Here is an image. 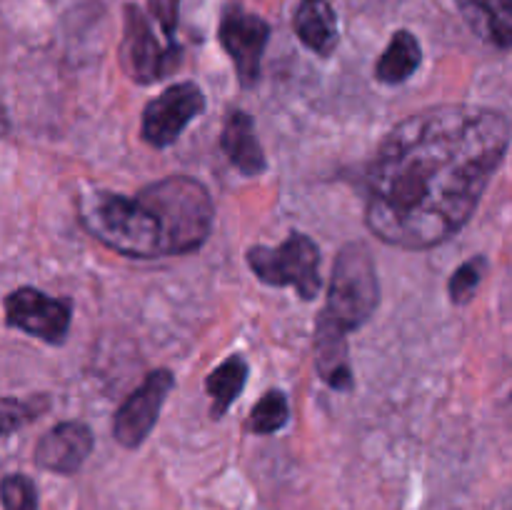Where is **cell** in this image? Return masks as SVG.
Masks as SVG:
<instances>
[{"instance_id": "30bf717a", "label": "cell", "mask_w": 512, "mask_h": 510, "mask_svg": "<svg viewBox=\"0 0 512 510\" xmlns=\"http://www.w3.org/2000/svg\"><path fill=\"white\" fill-rule=\"evenodd\" d=\"M93 453V430L78 420L53 425L35 445V463L48 473L73 475Z\"/></svg>"}, {"instance_id": "9c48e42d", "label": "cell", "mask_w": 512, "mask_h": 510, "mask_svg": "<svg viewBox=\"0 0 512 510\" xmlns=\"http://www.w3.org/2000/svg\"><path fill=\"white\" fill-rule=\"evenodd\" d=\"M218 40L233 60L240 85L253 88L260 78V68H263L270 25L260 15L245 13L243 8H230L220 20Z\"/></svg>"}, {"instance_id": "7a4b0ae2", "label": "cell", "mask_w": 512, "mask_h": 510, "mask_svg": "<svg viewBox=\"0 0 512 510\" xmlns=\"http://www.w3.org/2000/svg\"><path fill=\"white\" fill-rule=\"evenodd\" d=\"M75 205L98 243L138 260L193 253L208 240L215 215L208 188L190 175H168L135 195L80 190Z\"/></svg>"}, {"instance_id": "7c38bea8", "label": "cell", "mask_w": 512, "mask_h": 510, "mask_svg": "<svg viewBox=\"0 0 512 510\" xmlns=\"http://www.w3.org/2000/svg\"><path fill=\"white\" fill-rule=\"evenodd\" d=\"M475 35L493 48H512V0H455Z\"/></svg>"}, {"instance_id": "6da1fadb", "label": "cell", "mask_w": 512, "mask_h": 510, "mask_svg": "<svg viewBox=\"0 0 512 510\" xmlns=\"http://www.w3.org/2000/svg\"><path fill=\"white\" fill-rule=\"evenodd\" d=\"M508 115L435 105L395 125L365 178V223L383 243L428 250L453 238L480 205L508 150Z\"/></svg>"}, {"instance_id": "9a60e30c", "label": "cell", "mask_w": 512, "mask_h": 510, "mask_svg": "<svg viewBox=\"0 0 512 510\" xmlns=\"http://www.w3.org/2000/svg\"><path fill=\"white\" fill-rule=\"evenodd\" d=\"M420 60H423V50H420L418 38L410 30H398L375 63V78L385 85L405 83L420 68Z\"/></svg>"}, {"instance_id": "ac0fdd59", "label": "cell", "mask_w": 512, "mask_h": 510, "mask_svg": "<svg viewBox=\"0 0 512 510\" xmlns=\"http://www.w3.org/2000/svg\"><path fill=\"white\" fill-rule=\"evenodd\" d=\"M485 268H488V260H485L483 255H475V258H470L468 263H463L455 270L453 278H450L448 283L450 300H453L455 305H465L473 300L475 290H478L480 280H483L485 275Z\"/></svg>"}, {"instance_id": "44dd1931", "label": "cell", "mask_w": 512, "mask_h": 510, "mask_svg": "<svg viewBox=\"0 0 512 510\" xmlns=\"http://www.w3.org/2000/svg\"><path fill=\"white\" fill-rule=\"evenodd\" d=\"M150 15L155 23L163 30L165 40L175 43V28H178V13H180V0H148Z\"/></svg>"}, {"instance_id": "8992f818", "label": "cell", "mask_w": 512, "mask_h": 510, "mask_svg": "<svg viewBox=\"0 0 512 510\" xmlns=\"http://www.w3.org/2000/svg\"><path fill=\"white\" fill-rule=\"evenodd\" d=\"M70 300L50 298L38 288H15L5 298V323L43 343L60 345L70 330Z\"/></svg>"}, {"instance_id": "52a82bcc", "label": "cell", "mask_w": 512, "mask_h": 510, "mask_svg": "<svg viewBox=\"0 0 512 510\" xmlns=\"http://www.w3.org/2000/svg\"><path fill=\"white\" fill-rule=\"evenodd\" d=\"M205 110V93L195 83H175L143 110V140L153 148H168Z\"/></svg>"}, {"instance_id": "2e32d148", "label": "cell", "mask_w": 512, "mask_h": 510, "mask_svg": "<svg viewBox=\"0 0 512 510\" xmlns=\"http://www.w3.org/2000/svg\"><path fill=\"white\" fill-rule=\"evenodd\" d=\"M245 380H248V363H245L243 355H230L228 360H223V363L208 375L205 390H208L210 400H213L215 418L228 413V408L235 403L240 390L245 388Z\"/></svg>"}, {"instance_id": "277c9868", "label": "cell", "mask_w": 512, "mask_h": 510, "mask_svg": "<svg viewBox=\"0 0 512 510\" xmlns=\"http://www.w3.org/2000/svg\"><path fill=\"white\" fill-rule=\"evenodd\" d=\"M248 265L255 278L273 288H293L303 300L320 293V248L305 233H293L278 248L253 245L248 250Z\"/></svg>"}, {"instance_id": "d6986e66", "label": "cell", "mask_w": 512, "mask_h": 510, "mask_svg": "<svg viewBox=\"0 0 512 510\" xmlns=\"http://www.w3.org/2000/svg\"><path fill=\"white\" fill-rule=\"evenodd\" d=\"M48 408V400L45 398H33V400H15V398H3V413H0V423H3V435H10L13 430H18L20 425L30 423L40 415V410Z\"/></svg>"}, {"instance_id": "3957f363", "label": "cell", "mask_w": 512, "mask_h": 510, "mask_svg": "<svg viewBox=\"0 0 512 510\" xmlns=\"http://www.w3.org/2000/svg\"><path fill=\"white\" fill-rule=\"evenodd\" d=\"M378 303L380 283L373 255L363 243H348L333 263L328 303L318 320L350 333L368 323Z\"/></svg>"}, {"instance_id": "4fadbf2b", "label": "cell", "mask_w": 512, "mask_h": 510, "mask_svg": "<svg viewBox=\"0 0 512 510\" xmlns=\"http://www.w3.org/2000/svg\"><path fill=\"white\" fill-rule=\"evenodd\" d=\"M315 368L333 390L353 388V368L348 358V333L318 320L315 325Z\"/></svg>"}, {"instance_id": "5bb4252c", "label": "cell", "mask_w": 512, "mask_h": 510, "mask_svg": "<svg viewBox=\"0 0 512 510\" xmlns=\"http://www.w3.org/2000/svg\"><path fill=\"white\" fill-rule=\"evenodd\" d=\"M220 145H223L230 163H233L240 173L250 175V178L265 173V168H268L263 145L258 143V135H255L253 118H250L245 110H233V113L228 115Z\"/></svg>"}, {"instance_id": "8fae6325", "label": "cell", "mask_w": 512, "mask_h": 510, "mask_svg": "<svg viewBox=\"0 0 512 510\" xmlns=\"http://www.w3.org/2000/svg\"><path fill=\"white\" fill-rule=\"evenodd\" d=\"M293 30L305 48L323 58L333 55L340 43L338 18L328 0H300L293 15Z\"/></svg>"}, {"instance_id": "e0dca14e", "label": "cell", "mask_w": 512, "mask_h": 510, "mask_svg": "<svg viewBox=\"0 0 512 510\" xmlns=\"http://www.w3.org/2000/svg\"><path fill=\"white\" fill-rule=\"evenodd\" d=\"M290 418L288 398H285L280 390H268L258 403L253 405L248 415V430L258 435H270L278 433Z\"/></svg>"}, {"instance_id": "5b68a950", "label": "cell", "mask_w": 512, "mask_h": 510, "mask_svg": "<svg viewBox=\"0 0 512 510\" xmlns=\"http://www.w3.org/2000/svg\"><path fill=\"white\" fill-rule=\"evenodd\" d=\"M180 55L183 50L178 48V43H160L148 15L138 5H125L120 65L135 83H158L160 78L178 68Z\"/></svg>"}, {"instance_id": "ba28073f", "label": "cell", "mask_w": 512, "mask_h": 510, "mask_svg": "<svg viewBox=\"0 0 512 510\" xmlns=\"http://www.w3.org/2000/svg\"><path fill=\"white\" fill-rule=\"evenodd\" d=\"M173 385V373L168 368H160L145 375L143 383L125 398L113 418V438L123 448H140L148 440Z\"/></svg>"}, {"instance_id": "ffe728a7", "label": "cell", "mask_w": 512, "mask_h": 510, "mask_svg": "<svg viewBox=\"0 0 512 510\" xmlns=\"http://www.w3.org/2000/svg\"><path fill=\"white\" fill-rule=\"evenodd\" d=\"M3 510H38L33 480L25 475H8L3 480Z\"/></svg>"}]
</instances>
